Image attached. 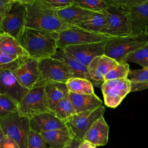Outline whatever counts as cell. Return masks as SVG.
Listing matches in <instances>:
<instances>
[{
    "label": "cell",
    "mask_w": 148,
    "mask_h": 148,
    "mask_svg": "<svg viewBox=\"0 0 148 148\" xmlns=\"http://www.w3.org/2000/svg\"><path fill=\"white\" fill-rule=\"evenodd\" d=\"M148 43V34L145 31L131 33L123 36L112 37L105 47V55L117 62L124 61L126 57Z\"/></svg>",
    "instance_id": "cell-3"
},
{
    "label": "cell",
    "mask_w": 148,
    "mask_h": 148,
    "mask_svg": "<svg viewBox=\"0 0 148 148\" xmlns=\"http://www.w3.org/2000/svg\"><path fill=\"white\" fill-rule=\"evenodd\" d=\"M108 20L109 16L105 11L102 13H95L88 20L75 26L90 32L105 34Z\"/></svg>",
    "instance_id": "cell-25"
},
{
    "label": "cell",
    "mask_w": 148,
    "mask_h": 148,
    "mask_svg": "<svg viewBox=\"0 0 148 148\" xmlns=\"http://www.w3.org/2000/svg\"><path fill=\"white\" fill-rule=\"evenodd\" d=\"M128 79L131 83V92L148 88V67L130 69Z\"/></svg>",
    "instance_id": "cell-26"
},
{
    "label": "cell",
    "mask_w": 148,
    "mask_h": 148,
    "mask_svg": "<svg viewBox=\"0 0 148 148\" xmlns=\"http://www.w3.org/2000/svg\"><path fill=\"white\" fill-rule=\"evenodd\" d=\"M49 148H64L75 138V134L67 125L63 128L40 133Z\"/></svg>",
    "instance_id": "cell-16"
},
{
    "label": "cell",
    "mask_w": 148,
    "mask_h": 148,
    "mask_svg": "<svg viewBox=\"0 0 148 148\" xmlns=\"http://www.w3.org/2000/svg\"><path fill=\"white\" fill-rule=\"evenodd\" d=\"M25 6L23 0H14L2 21L1 32L16 38L25 25Z\"/></svg>",
    "instance_id": "cell-11"
},
{
    "label": "cell",
    "mask_w": 148,
    "mask_h": 148,
    "mask_svg": "<svg viewBox=\"0 0 148 148\" xmlns=\"http://www.w3.org/2000/svg\"><path fill=\"white\" fill-rule=\"evenodd\" d=\"M51 113L65 124H67L71 117L76 114V112L69 97L63 99L57 103L52 110Z\"/></svg>",
    "instance_id": "cell-28"
},
{
    "label": "cell",
    "mask_w": 148,
    "mask_h": 148,
    "mask_svg": "<svg viewBox=\"0 0 148 148\" xmlns=\"http://www.w3.org/2000/svg\"><path fill=\"white\" fill-rule=\"evenodd\" d=\"M57 34L24 26L16 39L30 58L39 60L51 57L57 51Z\"/></svg>",
    "instance_id": "cell-1"
},
{
    "label": "cell",
    "mask_w": 148,
    "mask_h": 148,
    "mask_svg": "<svg viewBox=\"0 0 148 148\" xmlns=\"http://www.w3.org/2000/svg\"><path fill=\"white\" fill-rule=\"evenodd\" d=\"M47 9L56 12L73 4L74 0H38Z\"/></svg>",
    "instance_id": "cell-33"
},
{
    "label": "cell",
    "mask_w": 148,
    "mask_h": 148,
    "mask_svg": "<svg viewBox=\"0 0 148 148\" xmlns=\"http://www.w3.org/2000/svg\"><path fill=\"white\" fill-rule=\"evenodd\" d=\"M118 62L103 54L95 57L88 66L89 81L93 86L101 87L105 82V76Z\"/></svg>",
    "instance_id": "cell-15"
},
{
    "label": "cell",
    "mask_w": 148,
    "mask_h": 148,
    "mask_svg": "<svg viewBox=\"0 0 148 148\" xmlns=\"http://www.w3.org/2000/svg\"><path fill=\"white\" fill-rule=\"evenodd\" d=\"M45 83L44 80L40 81L25 94L18 105V112L21 116L30 119L39 114L51 112L46 97Z\"/></svg>",
    "instance_id": "cell-4"
},
{
    "label": "cell",
    "mask_w": 148,
    "mask_h": 148,
    "mask_svg": "<svg viewBox=\"0 0 148 148\" xmlns=\"http://www.w3.org/2000/svg\"><path fill=\"white\" fill-rule=\"evenodd\" d=\"M69 92L79 94H94V86L87 79L80 77H71L66 82Z\"/></svg>",
    "instance_id": "cell-27"
},
{
    "label": "cell",
    "mask_w": 148,
    "mask_h": 148,
    "mask_svg": "<svg viewBox=\"0 0 148 148\" xmlns=\"http://www.w3.org/2000/svg\"><path fill=\"white\" fill-rule=\"evenodd\" d=\"M51 57L64 62L70 71L72 77H80L89 80L88 66L68 56L62 49H58Z\"/></svg>",
    "instance_id": "cell-22"
},
{
    "label": "cell",
    "mask_w": 148,
    "mask_h": 148,
    "mask_svg": "<svg viewBox=\"0 0 148 148\" xmlns=\"http://www.w3.org/2000/svg\"><path fill=\"white\" fill-rule=\"evenodd\" d=\"M38 67L43 80L65 83L72 76L62 61L51 57L38 60Z\"/></svg>",
    "instance_id": "cell-13"
},
{
    "label": "cell",
    "mask_w": 148,
    "mask_h": 148,
    "mask_svg": "<svg viewBox=\"0 0 148 148\" xmlns=\"http://www.w3.org/2000/svg\"><path fill=\"white\" fill-rule=\"evenodd\" d=\"M109 125L103 117L97 120L85 134L83 140L95 146H105L108 141Z\"/></svg>",
    "instance_id": "cell-19"
},
{
    "label": "cell",
    "mask_w": 148,
    "mask_h": 148,
    "mask_svg": "<svg viewBox=\"0 0 148 148\" xmlns=\"http://www.w3.org/2000/svg\"><path fill=\"white\" fill-rule=\"evenodd\" d=\"M105 107L102 105L94 109L75 114L67 125L71 128L75 138L83 140V139L92 124L99 119L103 117Z\"/></svg>",
    "instance_id": "cell-10"
},
{
    "label": "cell",
    "mask_w": 148,
    "mask_h": 148,
    "mask_svg": "<svg viewBox=\"0 0 148 148\" xmlns=\"http://www.w3.org/2000/svg\"><path fill=\"white\" fill-rule=\"evenodd\" d=\"M92 146H93V145H92L89 142L83 140L82 142V143H80V145H79L78 148H91L92 147Z\"/></svg>",
    "instance_id": "cell-40"
},
{
    "label": "cell",
    "mask_w": 148,
    "mask_h": 148,
    "mask_svg": "<svg viewBox=\"0 0 148 148\" xmlns=\"http://www.w3.org/2000/svg\"><path fill=\"white\" fill-rule=\"evenodd\" d=\"M5 135H4L0 125V148H3Z\"/></svg>",
    "instance_id": "cell-41"
},
{
    "label": "cell",
    "mask_w": 148,
    "mask_h": 148,
    "mask_svg": "<svg viewBox=\"0 0 148 148\" xmlns=\"http://www.w3.org/2000/svg\"><path fill=\"white\" fill-rule=\"evenodd\" d=\"M0 53L15 57H29L16 39L5 33H0Z\"/></svg>",
    "instance_id": "cell-24"
},
{
    "label": "cell",
    "mask_w": 148,
    "mask_h": 148,
    "mask_svg": "<svg viewBox=\"0 0 148 148\" xmlns=\"http://www.w3.org/2000/svg\"><path fill=\"white\" fill-rule=\"evenodd\" d=\"M106 11L109 16L106 35L116 37L126 36L132 33L130 12L128 10L109 4Z\"/></svg>",
    "instance_id": "cell-8"
},
{
    "label": "cell",
    "mask_w": 148,
    "mask_h": 148,
    "mask_svg": "<svg viewBox=\"0 0 148 148\" xmlns=\"http://www.w3.org/2000/svg\"><path fill=\"white\" fill-rule=\"evenodd\" d=\"M145 32H146L147 34H148V27L146 28V31H145Z\"/></svg>",
    "instance_id": "cell-42"
},
{
    "label": "cell",
    "mask_w": 148,
    "mask_h": 148,
    "mask_svg": "<svg viewBox=\"0 0 148 148\" xmlns=\"http://www.w3.org/2000/svg\"><path fill=\"white\" fill-rule=\"evenodd\" d=\"M124 61L136 63L142 68L148 67V43L128 54Z\"/></svg>",
    "instance_id": "cell-30"
},
{
    "label": "cell",
    "mask_w": 148,
    "mask_h": 148,
    "mask_svg": "<svg viewBox=\"0 0 148 148\" xmlns=\"http://www.w3.org/2000/svg\"><path fill=\"white\" fill-rule=\"evenodd\" d=\"M95 13L73 5L56 12L57 17L69 26L81 24L90 19Z\"/></svg>",
    "instance_id": "cell-18"
},
{
    "label": "cell",
    "mask_w": 148,
    "mask_h": 148,
    "mask_svg": "<svg viewBox=\"0 0 148 148\" xmlns=\"http://www.w3.org/2000/svg\"><path fill=\"white\" fill-rule=\"evenodd\" d=\"M82 141L83 140H78V139L75 138L73 140V141L71 143V144H69V145L66 146V147H65L64 148H78Z\"/></svg>",
    "instance_id": "cell-39"
},
{
    "label": "cell",
    "mask_w": 148,
    "mask_h": 148,
    "mask_svg": "<svg viewBox=\"0 0 148 148\" xmlns=\"http://www.w3.org/2000/svg\"><path fill=\"white\" fill-rule=\"evenodd\" d=\"M105 105L109 108H117L131 92V83L127 79L105 81L101 87Z\"/></svg>",
    "instance_id": "cell-9"
},
{
    "label": "cell",
    "mask_w": 148,
    "mask_h": 148,
    "mask_svg": "<svg viewBox=\"0 0 148 148\" xmlns=\"http://www.w3.org/2000/svg\"><path fill=\"white\" fill-rule=\"evenodd\" d=\"M129 65L127 62H120L117 64L105 76V81L122 79L128 78V73L130 71Z\"/></svg>",
    "instance_id": "cell-31"
},
{
    "label": "cell",
    "mask_w": 148,
    "mask_h": 148,
    "mask_svg": "<svg viewBox=\"0 0 148 148\" xmlns=\"http://www.w3.org/2000/svg\"><path fill=\"white\" fill-rule=\"evenodd\" d=\"M3 148H20L18 145L12 139L8 136L5 137Z\"/></svg>",
    "instance_id": "cell-37"
},
{
    "label": "cell",
    "mask_w": 148,
    "mask_h": 148,
    "mask_svg": "<svg viewBox=\"0 0 148 148\" xmlns=\"http://www.w3.org/2000/svg\"><path fill=\"white\" fill-rule=\"evenodd\" d=\"M17 58H18V57L8 56L4 55L2 53H0V66L6 64L10 63Z\"/></svg>",
    "instance_id": "cell-38"
},
{
    "label": "cell",
    "mask_w": 148,
    "mask_h": 148,
    "mask_svg": "<svg viewBox=\"0 0 148 148\" xmlns=\"http://www.w3.org/2000/svg\"><path fill=\"white\" fill-rule=\"evenodd\" d=\"M14 0H0V33L2 21Z\"/></svg>",
    "instance_id": "cell-36"
},
{
    "label": "cell",
    "mask_w": 148,
    "mask_h": 148,
    "mask_svg": "<svg viewBox=\"0 0 148 148\" xmlns=\"http://www.w3.org/2000/svg\"><path fill=\"white\" fill-rule=\"evenodd\" d=\"M130 12L132 33L145 31L148 27V0H141Z\"/></svg>",
    "instance_id": "cell-20"
},
{
    "label": "cell",
    "mask_w": 148,
    "mask_h": 148,
    "mask_svg": "<svg viewBox=\"0 0 148 148\" xmlns=\"http://www.w3.org/2000/svg\"><path fill=\"white\" fill-rule=\"evenodd\" d=\"M68 97L76 113L94 109L102 105V101L95 93L92 94H79L69 92Z\"/></svg>",
    "instance_id": "cell-21"
},
{
    "label": "cell",
    "mask_w": 148,
    "mask_h": 148,
    "mask_svg": "<svg viewBox=\"0 0 148 148\" xmlns=\"http://www.w3.org/2000/svg\"><path fill=\"white\" fill-rule=\"evenodd\" d=\"M66 126L51 112H45L36 115L29 119L30 130L40 134Z\"/></svg>",
    "instance_id": "cell-17"
},
{
    "label": "cell",
    "mask_w": 148,
    "mask_h": 148,
    "mask_svg": "<svg viewBox=\"0 0 148 148\" xmlns=\"http://www.w3.org/2000/svg\"><path fill=\"white\" fill-rule=\"evenodd\" d=\"M73 5L95 13H102L106 11L109 3L103 0H74Z\"/></svg>",
    "instance_id": "cell-29"
},
{
    "label": "cell",
    "mask_w": 148,
    "mask_h": 148,
    "mask_svg": "<svg viewBox=\"0 0 148 148\" xmlns=\"http://www.w3.org/2000/svg\"><path fill=\"white\" fill-rule=\"evenodd\" d=\"M0 125L4 135L14 140L20 148H27L29 119L16 112L0 118Z\"/></svg>",
    "instance_id": "cell-5"
},
{
    "label": "cell",
    "mask_w": 148,
    "mask_h": 148,
    "mask_svg": "<svg viewBox=\"0 0 148 148\" xmlns=\"http://www.w3.org/2000/svg\"><path fill=\"white\" fill-rule=\"evenodd\" d=\"M25 6V27L50 33L59 32L70 26L56 15V12L42 6L38 0H23Z\"/></svg>",
    "instance_id": "cell-2"
},
{
    "label": "cell",
    "mask_w": 148,
    "mask_h": 148,
    "mask_svg": "<svg viewBox=\"0 0 148 148\" xmlns=\"http://www.w3.org/2000/svg\"><path fill=\"white\" fill-rule=\"evenodd\" d=\"M108 40L69 46L62 49L66 54L88 66L97 57L105 54Z\"/></svg>",
    "instance_id": "cell-12"
},
{
    "label": "cell",
    "mask_w": 148,
    "mask_h": 148,
    "mask_svg": "<svg viewBox=\"0 0 148 148\" xmlns=\"http://www.w3.org/2000/svg\"><path fill=\"white\" fill-rule=\"evenodd\" d=\"M18 103L6 94L0 93V118L18 112Z\"/></svg>",
    "instance_id": "cell-32"
},
{
    "label": "cell",
    "mask_w": 148,
    "mask_h": 148,
    "mask_svg": "<svg viewBox=\"0 0 148 148\" xmlns=\"http://www.w3.org/2000/svg\"><path fill=\"white\" fill-rule=\"evenodd\" d=\"M14 73L19 84L29 90L43 80L38 67V60L28 57L14 69Z\"/></svg>",
    "instance_id": "cell-14"
},
{
    "label": "cell",
    "mask_w": 148,
    "mask_h": 148,
    "mask_svg": "<svg viewBox=\"0 0 148 148\" xmlns=\"http://www.w3.org/2000/svg\"><path fill=\"white\" fill-rule=\"evenodd\" d=\"M27 58L20 57L10 63L0 66V93L9 95L18 103L28 90L19 84L14 71Z\"/></svg>",
    "instance_id": "cell-7"
},
{
    "label": "cell",
    "mask_w": 148,
    "mask_h": 148,
    "mask_svg": "<svg viewBox=\"0 0 148 148\" xmlns=\"http://www.w3.org/2000/svg\"><path fill=\"white\" fill-rule=\"evenodd\" d=\"M27 148H49L40 134L30 130L27 142Z\"/></svg>",
    "instance_id": "cell-34"
},
{
    "label": "cell",
    "mask_w": 148,
    "mask_h": 148,
    "mask_svg": "<svg viewBox=\"0 0 148 148\" xmlns=\"http://www.w3.org/2000/svg\"><path fill=\"white\" fill-rule=\"evenodd\" d=\"M45 89L51 112L57 103L69 95V92L65 83L46 82Z\"/></svg>",
    "instance_id": "cell-23"
},
{
    "label": "cell",
    "mask_w": 148,
    "mask_h": 148,
    "mask_svg": "<svg viewBox=\"0 0 148 148\" xmlns=\"http://www.w3.org/2000/svg\"><path fill=\"white\" fill-rule=\"evenodd\" d=\"M111 38L112 36L108 35L90 32L77 26H70L58 32L57 45L58 49H63L72 45L108 40Z\"/></svg>",
    "instance_id": "cell-6"
},
{
    "label": "cell",
    "mask_w": 148,
    "mask_h": 148,
    "mask_svg": "<svg viewBox=\"0 0 148 148\" xmlns=\"http://www.w3.org/2000/svg\"><path fill=\"white\" fill-rule=\"evenodd\" d=\"M140 1L141 0H109L107 1L109 4L115 5L130 11L131 8L139 3Z\"/></svg>",
    "instance_id": "cell-35"
}]
</instances>
